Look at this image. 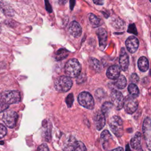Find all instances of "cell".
Wrapping results in <instances>:
<instances>
[{"mask_svg":"<svg viewBox=\"0 0 151 151\" xmlns=\"http://www.w3.org/2000/svg\"><path fill=\"white\" fill-rule=\"evenodd\" d=\"M149 1H150V2H151V0H149Z\"/></svg>","mask_w":151,"mask_h":151,"instance_id":"obj_39","label":"cell"},{"mask_svg":"<svg viewBox=\"0 0 151 151\" xmlns=\"http://www.w3.org/2000/svg\"><path fill=\"white\" fill-rule=\"evenodd\" d=\"M97 35L99 38V45L101 47H104L106 45L107 34L106 30L102 28H100L97 30Z\"/></svg>","mask_w":151,"mask_h":151,"instance_id":"obj_14","label":"cell"},{"mask_svg":"<svg viewBox=\"0 0 151 151\" xmlns=\"http://www.w3.org/2000/svg\"><path fill=\"white\" fill-rule=\"evenodd\" d=\"M86 147L82 142L77 141L74 151H86Z\"/></svg>","mask_w":151,"mask_h":151,"instance_id":"obj_26","label":"cell"},{"mask_svg":"<svg viewBox=\"0 0 151 151\" xmlns=\"http://www.w3.org/2000/svg\"><path fill=\"white\" fill-rule=\"evenodd\" d=\"M17 119V113L13 110H8L4 111L2 119L6 126L10 128H13L16 124Z\"/></svg>","mask_w":151,"mask_h":151,"instance_id":"obj_6","label":"cell"},{"mask_svg":"<svg viewBox=\"0 0 151 151\" xmlns=\"http://www.w3.org/2000/svg\"><path fill=\"white\" fill-rule=\"evenodd\" d=\"M81 71V65L77 59L73 58L68 60L65 65V73L69 77L78 76Z\"/></svg>","mask_w":151,"mask_h":151,"instance_id":"obj_2","label":"cell"},{"mask_svg":"<svg viewBox=\"0 0 151 151\" xmlns=\"http://www.w3.org/2000/svg\"><path fill=\"white\" fill-rule=\"evenodd\" d=\"M89 64L90 67L96 72H100L101 70V66L100 63L95 58H90L89 60Z\"/></svg>","mask_w":151,"mask_h":151,"instance_id":"obj_21","label":"cell"},{"mask_svg":"<svg viewBox=\"0 0 151 151\" xmlns=\"http://www.w3.org/2000/svg\"><path fill=\"white\" fill-rule=\"evenodd\" d=\"M128 91L130 94L134 97H137L139 94V90L134 83H130L128 86Z\"/></svg>","mask_w":151,"mask_h":151,"instance_id":"obj_23","label":"cell"},{"mask_svg":"<svg viewBox=\"0 0 151 151\" xmlns=\"http://www.w3.org/2000/svg\"><path fill=\"white\" fill-rule=\"evenodd\" d=\"M137 151H143V150L140 148V149H138V150Z\"/></svg>","mask_w":151,"mask_h":151,"instance_id":"obj_38","label":"cell"},{"mask_svg":"<svg viewBox=\"0 0 151 151\" xmlns=\"http://www.w3.org/2000/svg\"><path fill=\"white\" fill-rule=\"evenodd\" d=\"M74 1H75V0H70V6L71 7V9H73V8L74 6Z\"/></svg>","mask_w":151,"mask_h":151,"instance_id":"obj_36","label":"cell"},{"mask_svg":"<svg viewBox=\"0 0 151 151\" xmlns=\"http://www.w3.org/2000/svg\"><path fill=\"white\" fill-rule=\"evenodd\" d=\"M78 101L81 106L87 109L92 110L94 107V99L91 94H90L88 92H81L78 95Z\"/></svg>","mask_w":151,"mask_h":151,"instance_id":"obj_5","label":"cell"},{"mask_svg":"<svg viewBox=\"0 0 151 151\" xmlns=\"http://www.w3.org/2000/svg\"><path fill=\"white\" fill-rule=\"evenodd\" d=\"M110 151H124V150H123V147H116V148H115L114 149H112V150H111Z\"/></svg>","mask_w":151,"mask_h":151,"instance_id":"obj_34","label":"cell"},{"mask_svg":"<svg viewBox=\"0 0 151 151\" xmlns=\"http://www.w3.org/2000/svg\"><path fill=\"white\" fill-rule=\"evenodd\" d=\"M88 19L90 24L94 27H97L101 25V24H102L101 19L92 13H90L88 14Z\"/></svg>","mask_w":151,"mask_h":151,"instance_id":"obj_22","label":"cell"},{"mask_svg":"<svg viewBox=\"0 0 151 151\" xmlns=\"http://www.w3.org/2000/svg\"><path fill=\"white\" fill-rule=\"evenodd\" d=\"M107 77L111 80H116L120 76V68L117 65L110 66L106 72Z\"/></svg>","mask_w":151,"mask_h":151,"instance_id":"obj_11","label":"cell"},{"mask_svg":"<svg viewBox=\"0 0 151 151\" xmlns=\"http://www.w3.org/2000/svg\"><path fill=\"white\" fill-rule=\"evenodd\" d=\"M129 56L124 51V48H122L121 53L119 58V64L120 68L123 71H126L129 66Z\"/></svg>","mask_w":151,"mask_h":151,"instance_id":"obj_12","label":"cell"},{"mask_svg":"<svg viewBox=\"0 0 151 151\" xmlns=\"http://www.w3.org/2000/svg\"><path fill=\"white\" fill-rule=\"evenodd\" d=\"M113 104H112L111 102L106 101L103 104V105L101 106V111L104 113V115L107 114L110 111V110L113 108Z\"/></svg>","mask_w":151,"mask_h":151,"instance_id":"obj_25","label":"cell"},{"mask_svg":"<svg viewBox=\"0 0 151 151\" xmlns=\"http://www.w3.org/2000/svg\"><path fill=\"white\" fill-rule=\"evenodd\" d=\"M139 40L134 36H130L126 41V48L130 53L135 52L139 47Z\"/></svg>","mask_w":151,"mask_h":151,"instance_id":"obj_10","label":"cell"},{"mask_svg":"<svg viewBox=\"0 0 151 151\" xmlns=\"http://www.w3.org/2000/svg\"><path fill=\"white\" fill-rule=\"evenodd\" d=\"M126 151H131V150H130V148H129V145H128L126 146Z\"/></svg>","mask_w":151,"mask_h":151,"instance_id":"obj_37","label":"cell"},{"mask_svg":"<svg viewBox=\"0 0 151 151\" xmlns=\"http://www.w3.org/2000/svg\"><path fill=\"white\" fill-rule=\"evenodd\" d=\"M146 146L147 149L151 151V136H149L146 140Z\"/></svg>","mask_w":151,"mask_h":151,"instance_id":"obj_32","label":"cell"},{"mask_svg":"<svg viewBox=\"0 0 151 151\" xmlns=\"http://www.w3.org/2000/svg\"><path fill=\"white\" fill-rule=\"evenodd\" d=\"M151 130V119L149 117H146L143 123L142 132L143 135L146 136Z\"/></svg>","mask_w":151,"mask_h":151,"instance_id":"obj_19","label":"cell"},{"mask_svg":"<svg viewBox=\"0 0 151 151\" xmlns=\"http://www.w3.org/2000/svg\"><path fill=\"white\" fill-rule=\"evenodd\" d=\"M77 140L73 137H70L65 142L63 151H74Z\"/></svg>","mask_w":151,"mask_h":151,"instance_id":"obj_17","label":"cell"},{"mask_svg":"<svg viewBox=\"0 0 151 151\" xmlns=\"http://www.w3.org/2000/svg\"><path fill=\"white\" fill-rule=\"evenodd\" d=\"M111 130L117 137H120L123 133V123L122 119L118 116H113L109 121Z\"/></svg>","mask_w":151,"mask_h":151,"instance_id":"obj_4","label":"cell"},{"mask_svg":"<svg viewBox=\"0 0 151 151\" xmlns=\"http://www.w3.org/2000/svg\"><path fill=\"white\" fill-rule=\"evenodd\" d=\"M138 107L137 100L133 96H127L124 99L123 107L125 111L129 114H133L136 111Z\"/></svg>","mask_w":151,"mask_h":151,"instance_id":"obj_8","label":"cell"},{"mask_svg":"<svg viewBox=\"0 0 151 151\" xmlns=\"http://www.w3.org/2000/svg\"><path fill=\"white\" fill-rule=\"evenodd\" d=\"M127 32L131 34H133L135 35H137V29L136 27V25L134 24H131L129 25L128 29H127Z\"/></svg>","mask_w":151,"mask_h":151,"instance_id":"obj_27","label":"cell"},{"mask_svg":"<svg viewBox=\"0 0 151 151\" xmlns=\"http://www.w3.org/2000/svg\"><path fill=\"white\" fill-rule=\"evenodd\" d=\"M93 2L96 4V5H103L104 4V0H93Z\"/></svg>","mask_w":151,"mask_h":151,"instance_id":"obj_33","label":"cell"},{"mask_svg":"<svg viewBox=\"0 0 151 151\" xmlns=\"http://www.w3.org/2000/svg\"><path fill=\"white\" fill-rule=\"evenodd\" d=\"M114 86L119 89L124 88L127 84V80L123 75H120L114 83Z\"/></svg>","mask_w":151,"mask_h":151,"instance_id":"obj_18","label":"cell"},{"mask_svg":"<svg viewBox=\"0 0 151 151\" xmlns=\"http://www.w3.org/2000/svg\"><path fill=\"white\" fill-rule=\"evenodd\" d=\"M137 65L139 68V70L142 72L146 71L149 67V61L146 58V57L142 56L139 58L137 61Z\"/></svg>","mask_w":151,"mask_h":151,"instance_id":"obj_16","label":"cell"},{"mask_svg":"<svg viewBox=\"0 0 151 151\" xmlns=\"http://www.w3.org/2000/svg\"><path fill=\"white\" fill-rule=\"evenodd\" d=\"M142 140V134L140 132H137L130 140V145L134 149H140Z\"/></svg>","mask_w":151,"mask_h":151,"instance_id":"obj_15","label":"cell"},{"mask_svg":"<svg viewBox=\"0 0 151 151\" xmlns=\"http://www.w3.org/2000/svg\"><path fill=\"white\" fill-rule=\"evenodd\" d=\"M110 97L113 106H114L117 110L122 109L124 106V99L121 92L116 90H113L111 92Z\"/></svg>","mask_w":151,"mask_h":151,"instance_id":"obj_7","label":"cell"},{"mask_svg":"<svg viewBox=\"0 0 151 151\" xmlns=\"http://www.w3.org/2000/svg\"><path fill=\"white\" fill-rule=\"evenodd\" d=\"M130 81L133 83H136L139 81V77H138V76L136 74V73H133L131 76H130Z\"/></svg>","mask_w":151,"mask_h":151,"instance_id":"obj_30","label":"cell"},{"mask_svg":"<svg viewBox=\"0 0 151 151\" xmlns=\"http://www.w3.org/2000/svg\"><path fill=\"white\" fill-rule=\"evenodd\" d=\"M21 101V95L18 91L11 90L3 92L1 95V111L6 109L9 104L18 103Z\"/></svg>","mask_w":151,"mask_h":151,"instance_id":"obj_1","label":"cell"},{"mask_svg":"<svg viewBox=\"0 0 151 151\" xmlns=\"http://www.w3.org/2000/svg\"><path fill=\"white\" fill-rule=\"evenodd\" d=\"M73 82L68 76H61L58 77L54 82L55 90L60 92L68 91L72 87Z\"/></svg>","mask_w":151,"mask_h":151,"instance_id":"obj_3","label":"cell"},{"mask_svg":"<svg viewBox=\"0 0 151 151\" xmlns=\"http://www.w3.org/2000/svg\"><path fill=\"white\" fill-rule=\"evenodd\" d=\"M100 138H101V141L103 147H105L106 145H107L109 142L111 140V136L108 130H104V131L102 132Z\"/></svg>","mask_w":151,"mask_h":151,"instance_id":"obj_20","label":"cell"},{"mask_svg":"<svg viewBox=\"0 0 151 151\" xmlns=\"http://www.w3.org/2000/svg\"><path fill=\"white\" fill-rule=\"evenodd\" d=\"M69 51L65 49L61 48L59 49L55 54V59L57 60H63L64 58H66L68 55Z\"/></svg>","mask_w":151,"mask_h":151,"instance_id":"obj_24","label":"cell"},{"mask_svg":"<svg viewBox=\"0 0 151 151\" xmlns=\"http://www.w3.org/2000/svg\"><path fill=\"white\" fill-rule=\"evenodd\" d=\"M69 32L74 37H78L81 35L82 29L80 24L76 21H73L69 27Z\"/></svg>","mask_w":151,"mask_h":151,"instance_id":"obj_13","label":"cell"},{"mask_svg":"<svg viewBox=\"0 0 151 151\" xmlns=\"http://www.w3.org/2000/svg\"><path fill=\"white\" fill-rule=\"evenodd\" d=\"M94 122L96 129L98 130H100L105 126L106 118L104 113L100 110L97 111L94 116Z\"/></svg>","mask_w":151,"mask_h":151,"instance_id":"obj_9","label":"cell"},{"mask_svg":"<svg viewBox=\"0 0 151 151\" xmlns=\"http://www.w3.org/2000/svg\"><path fill=\"white\" fill-rule=\"evenodd\" d=\"M73 101H74V97H73V94L72 93L71 94H69L67 97H66V99H65V102H66V104L67 105V106L68 107H71L72 106V104L73 103Z\"/></svg>","mask_w":151,"mask_h":151,"instance_id":"obj_28","label":"cell"},{"mask_svg":"<svg viewBox=\"0 0 151 151\" xmlns=\"http://www.w3.org/2000/svg\"><path fill=\"white\" fill-rule=\"evenodd\" d=\"M37 150H38V151H50L48 146L45 143H43V144H41V145H40L38 146Z\"/></svg>","mask_w":151,"mask_h":151,"instance_id":"obj_31","label":"cell"},{"mask_svg":"<svg viewBox=\"0 0 151 151\" xmlns=\"http://www.w3.org/2000/svg\"><path fill=\"white\" fill-rule=\"evenodd\" d=\"M67 0H58V2L60 4H64L67 2Z\"/></svg>","mask_w":151,"mask_h":151,"instance_id":"obj_35","label":"cell"},{"mask_svg":"<svg viewBox=\"0 0 151 151\" xmlns=\"http://www.w3.org/2000/svg\"><path fill=\"white\" fill-rule=\"evenodd\" d=\"M1 126V129H0V137L1 138H2L4 137L6 134V133H7V130H6V128L5 126H4L2 124H1L0 125Z\"/></svg>","mask_w":151,"mask_h":151,"instance_id":"obj_29","label":"cell"}]
</instances>
